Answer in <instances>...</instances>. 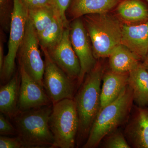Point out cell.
I'll return each mask as SVG.
<instances>
[{
  "mask_svg": "<svg viewBox=\"0 0 148 148\" xmlns=\"http://www.w3.org/2000/svg\"><path fill=\"white\" fill-rule=\"evenodd\" d=\"M105 71L98 59L95 67L86 74L73 99L79 118L76 145L86 142L89 132L101 108V84Z\"/></svg>",
  "mask_w": 148,
  "mask_h": 148,
  "instance_id": "cell-1",
  "label": "cell"
},
{
  "mask_svg": "<svg viewBox=\"0 0 148 148\" xmlns=\"http://www.w3.org/2000/svg\"><path fill=\"white\" fill-rule=\"evenodd\" d=\"M52 108L53 104L17 111L11 119L24 148L52 147L54 140L49 119Z\"/></svg>",
  "mask_w": 148,
  "mask_h": 148,
  "instance_id": "cell-2",
  "label": "cell"
},
{
  "mask_svg": "<svg viewBox=\"0 0 148 148\" xmlns=\"http://www.w3.org/2000/svg\"><path fill=\"white\" fill-rule=\"evenodd\" d=\"M97 60L108 58L121 43L123 24L112 12L86 14L81 17Z\"/></svg>",
  "mask_w": 148,
  "mask_h": 148,
  "instance_id": "cell-3",
  "label": "cell"
},
{
  "mask_svg": "<svg viewBox=\"0 0 148 148\" xmlns=\"http://www.w3.org/2000/svg\"><path fill=\"white\" fill-rule=\"evenodd\" d=\"M133 102V91L128 85L116 100L100 109L82 148L96 147L104 138L123 123Z\"/></svg>",
  "mask_w": 148,
  "mask_h": 148,
  "instance_id": "cell-4",
  "label": "cell"
},
{
  "mask_svg": "<svg viewBox=\"0 0 148 148\" xmlns=\"http://www.w3.org/2000/svg\"><path fill=\"white\" fill-rule=\"evenodd\" d=\"M79 118L73 99H65L53 104L49 126L54 143L51 148H74L76 145Z\"/></svg>",
  "mask_w": 148,
  "mask_h": 148,
  "instance_id": "cell-5",
  "label": "cell"
},
{
  "mask_svg": "<svg viewBox=\"0 0 148 148\" xmlns=\"http://www.w3.org/2000/svg\"><path fill=\"white\" fill-rule=\"evenodd\" d=\"M14 8L10 29L8 51L0 71L1 84L8 82L15 73V60L25 34L28 10L22 0H13Z\"/></svg>",
  "mask_w": 148,
  "mask_h": 148,
  "instance_id": "cell-6",
  "label": "cell"
},
{
  "mask_svg": "<svg viewBox=\"0 0 148 148\" xmlns=\"http://www.w3.org/2000/svg\"><path fill=\"white\" fill-rule=\"evenodd\" d=\"M39 46L38 34L28 17L24 39L17 53L18 64L34 80L44 88L43 80L45 64Z\"/></svg>",
  "mask_w": 148,
  "mask_h": 148,
  "instance_id": "cell-7",
  "label": "cell"
},
{
  "mask_svg": "<svg viewBox=\"0 0 148 148\" xmlns=\"http://www.w3.org/2000/svg\"><path fill=\"white\" fill-rule=\"evenodd\" d=\"M41 49L44 55L45 64L44 88L52 104L65 99H73L75 81L53 62L46 49Z\"/></svg>",
  "mask_w": 148,
  "mask_h": 148,
  "instance_id": "cell-8",
  "label": "cell"
},
{
  "mask_svg": "<svg viewBox=\"0 0 148 148\" xmlns=\"http://www.w3.org/2000/svg\"><path fill=\"white\" fill-rule=\"evenodd\" d=\"M70 29L72 46L80 64V73L77 84L79 87L86 75L95 67L98 60L93 55L91 41L81 17L71 21Z\"/></svg>",
  "mask_w": 148,
  "mask_h": 148,
  "instance_id": "cell-9",
  "label": "cell"
},
{
  "mask_svg": "<svg viewBox=\"0 0 148 148\" xmlns=\"http://www.w3.org/2000/svg\"><path fill=\"white\" fill-rule=\"evenodd\" d=\"M46 49L53 62L71 79L77 82L80 73L81 66L71 42L70 27L65 29L63 37L59 42Z\"/></svg>",
  "mask_w": 148,
  "mask_h": 148,
  "instance_id": "cell-10",
  "label": "cell"
},
{
  "mask_svg": "<svg viewBox=\"0 0 148 148\" xmlns=\"http://www.w3.org/2000/svg\"><path fill=\"white\" fill-rule=\"evenodd\" d=\"M21 82L19 88L18 111L27 110L41 106L52 105L44 88L31 77L19 66Z\"/></svg>",
  "mask_w": 148,
  "mask_h": 148,
  "instance_id": "cell-11",
  "label": "cell"
},
{
  "mask_svg": "<svg viewBox=\"0 0 148 148\" xmlns=\"http://www.w3.org/2000/svg\"><path fill=\"white\" fill-rule=\"evenodd\" d=\"M121 44L143 61L148 53V21L137 25L123 24Z\"/></svg>",
  "mask_w": 148,
  "mask_h": 148,
  "instance_id": "cell-12",
  "label": "cell"
},
{
  "mask_svg": "<svg viewBox=\"0 0 148 148\" xmlns=\"http://www.w3.org/2000/svg\"><path fill=\"white\" fill-rule=\"evenodd\" d=\"M112 12L125 25H139L148 21V3L145 0H121Z\"/></svg>",
  "mask_w": 148,
  "mask_h": 148,
  "instance_id": "cell-13",
  "label": "cell"
},
{
  "mask_svg": "<svg viewBox=\"0 0 148 148\" xmlns=\"http://www.w3.org/2000/svg\"><path fill=\"white\" fill-rule=\"evenodd\" d=\"M125 134L133 147L148 148V109L138 106Z\"/></svg>",
  "mask_w": 148,
  "mask_h": 148,
  "instance_id": "cell-14",
  "label": "cell"
},
{
  "mask_svg": "<svg viewBox=\"0 0 148 148\" xmlns=\"http://www.w3.org/2000/svg\"><path fill=\"white\" fill-rule=\"evenodd\" d=\"M121 1L71 0L66 12V16L71 22L86 14L112 12Z\"/></svg>",
  "mask_w": 148,
  "mask_h": 148,
  "instance_id": "cell-15",
  "label": "cell"
},
{
  "mask_svg": "<svg viewBox=\"0 0 148 148\" xmlns=\"http://www.w3.org/2000/svg\"><path fill=\"white\" fill-rule=\"evenodd\" d=\"M129 73H120L111 71H105L101 89V108L116 100L123 89L128 85Z\"/></svg>",
  "mask_w": 148,
  "mask_h": 148,
  "instance_id": "cell-16",
  "label": "cell"
},
{
  "mask_svg": "<svg viewBox=\"0 0 148 148\" xmlns=\"http://www.w3.org/2000/svg\"><path fill=\"white\" fill-rule=\"evenodd\" d=\"M21 77L19 70L10 80L0 87V111L11 119L18 111Z\"/></svg>",
  "mask_w": 148,
  "mask_h": 148,
  "instance_id": "cell-17",
  "label": "cell"
},
{
  "mask_svg": "<svg viewBox=\"0 0 148 148\" xmlns=\"http://www.w3.org/2000/svg\"><path fill=\"white\" fill-rule=\"evenodd\" d=\"M128 85L132 89L133 101L137 106H148V70L142 61L129 73Z\"/></svg>",
  "mask_w": 148,
  "mask_h": 148,
  "instance_id": "cell-18",
  "label": "cell"
},
{
  "mask_svg": "<svg viewBox=\"0 0 148 148\" xmlns=\"http://www.w3.org/2000/svg\"><path fill=\"white\" fill-rule=\"evenodd\" d=\"M108 58L109 69L120 73H129L142 61L137 55L121 43L114 48Z\"/></svg>",
  "mask_w": 148,
  "mask_h": 148,
  "instance_id": "cell-19",
  "label": "cell"
},
{
  "mask_svg": "<svg viewBox=\"0 0 148 148\" xmlns=\"http://www.w3.org/2000/svg\"><path fill=\"white\" fill-rule=\"evenodd\" d=\"M67 27L60 19L55 17L52 23L38 34L40 47L48 49L60 41Z\"/></svg>",
  "mask_w": 148,
  "mask_h": 148,
  "instance_id": "cell-20",
  "label": "cell"
},
{
  "mask_svg": "<svg viewBox=\"0 0 148 148\" xmlns=\"http://www.w3.org/2000/svg\"><path fill=\"white\" fill-rule=\"evenodd\" d=\"M28 10V17L38 34L50 25L56 16L54 11L50 5Z\"/></svg>",
  "mask_w": 148,
  "mask_h": 148,
  "instance_id": "cell-21",
  "label": "cell"
},
{
  "mask_svg": "<svg viewBox=\"0 0 148 148\" xmlns=\"http://www.w3.org/2000/svg\"><path fill=\"white\" fill-rule=\"evenodd\" d=\"M13 8V0H0V22L5 32L10 31Z\"/></svg>",
  "mask_w": 148,
  "mask_h": 148,
  "instance_id": "cell-22",
  "label": "cell"
},
{
  "mask_svg": "<svg viewBox=\"0 0 148 148\" xmlns=\"http://www.w3.org/2000/svg\"><path fill=\"white\" fill-rule=\"evenodd\" d=\"M71 0H49L50 5L54 11L56 17L61 20L67 27H70V22L66 16V12Z\"/></svg>",
  "mask_w": 148,
  "mask_h": 148,
  "instance_id": "cell-23",
  "label": "cell"
},
{
  "mask_svg": "<svg viewBox=\"0 0 148 148\" xmlns=\"http://www.w3.org/2000/svg\"><path fill=\"white\" fill-rule=\"evenodd\" d=\"M103 145V147L107 148H130L124 135L119 131L114 130L109 134Z\"/></svg>",
  "mask_w": 148,
  "mask_h": 148,
  "instance_id": "cell-24",
  "label": "cell"
},
{
  "mask_svg": "<svg viewBox=\"0 0 148 148\" xmlns=\"http://www.w3.org/2000/svg\"><path fill=\"white\" fill-rule=\"evenodd\" d=\"M3 114L0 115V134L1 135L16 136V128Z\"/></svg>",
  "mask_w": 148,
  "mask_h": 148,
  "instance_id": "cell-25",
  "label": "cell"
},
{
  "mask_svg": "<svg viewBox=\"0 0 148 148\" xmlns=\"http://www.w3.org/2000/svg\"><path fill=\"white\" fill-rule=\"evenodd\" d=\"M0 148H24L23 144L17 137L10 138L1 135Z\"/></svg>",
  "mask_w": 148,
  "mask_h": 148,
  "instance_id": "cell-26",
  "label": "cell"
},
{
  "mask_svg": "<svg viewBox=\"0 0 148 148\" xmlns=\"http://www.w3.org/2000/svg\"><path fill=\"white\" fill-rule=\"evenodd\" d=\"M22 1L28 9L50 5L49 0H22Z\"/></svg>",
  "mask_w": 148,
  "mask_h": 148,
  "instance_id": "cell-27",
  "label": "cell"
},
{
  "mask_svg": "<svg viewBox=\"0 0 148 148\" xmlns=\"http://www.w3.org/2000/svg\"><path fill=\"white\" fill-rule=\"evenodd\" d=\"M1 40H0V71L2 69L5 58V56H4L3 36L1 33Z\"/></svg>",
  "mask_w": 148,
  "mask_h": 148,
  "instance_id": "cell-28",
  "label": "cell"
},
{
  "mask_svg": "<svg viewBox=\"0 0 148 148\" xmlns=\"http://www.w3.org/2000/svg\"><path fill=\"white\" fill-rule=\"evenodd\" d=\"M142 62L144 66L148 70V53Z\"/></svg>",
  "mask_w": 148,
  "mask_h": 148,
  "instance_id": "cell-29",
  "label": "cell"
},
{
  "mask_svg": "<svg viewBox=\"0 0 148 148\" xmlns=\"http://www.w3.org/2000/svg\"><path fill=\"white\" fill-rule=\"evenodd\" d=\"M145 1H146L148 3V0H145Z\"/></svg>",
  "mask_w": 148,
  "mask_h": 148,
  "instance_id": "cell-30",
  "label": "cell"
}]
</instances>
